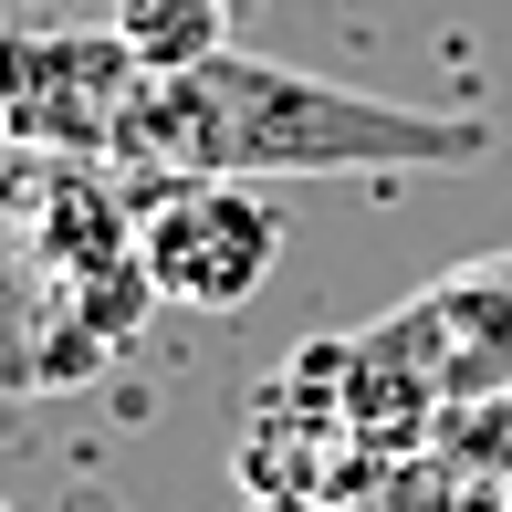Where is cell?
<instances>
[{"label": "cell", "mask_w": 512, "mask_h": 512, "mask_svg": "<svg viewBox=\"0 0 512 512\" xmlns=\"http://www.w3.org/2000/svg\"><path fill=\"white\" fill-rule=\"evenodd\" d=\"M11 157H21V136H11V126H0V168H11Z\"/></svg>", "instance_id": "7"}, {"label": "cell", "mask_w": 512, "mask_h": 512, "mask_svg": "<svg viewBox=\"0 0 512 512\" xmlns=\"http://www.w3.org/2000/svg\"><path fill=\"white\" fill-rule=\"evenodd\" d=\"M398 324L418 335V356H429V377H439L450 408L512 387V251H481V262H460L450 283L408 293Z\"/></svg>", "instance_id": "4"}, {"label": "cell", "mask_w": 512, "mask_h": 512, "mask_svg": "<svg viewBox=\"0 0 512 512\" xmlns=\"http://www.w3.org/2000/svg\"><path fill=\"white\" fill-rule=\"evenodd\" d=\"M115 32L147 74H189V63L230 53V0H115Z\"/></svg>", "instance_id": "5"}, {"label": "cell", "mask_w": 512, "mask_h": 512, "mask_svg": "<svg viewBox=\"0 0 512 512\" xmlns=\"http://www.w3.org/2000/svg\"><path fill=\"white\" fill-rule=\"evenodd\" d=\"M0 512H11V502H0Z\"/></svg>", "instance_id": "9"}, {"label": "cell", "mask_w": 512, "mask_h": 512, "mask_svg": "<svg viewBox=\"0 0 512 512\" xmlns=\"http://www.w3.org/2000/svg\"><path fill=\"white\" fill-rule=\"evenodd\" d=\"M251 512H356V502H335V492H262Z\"/></svg>", "instance_id": "6"}, {"label": "cell", "mask_w": 512, "mask_h": 512, "mask_svg": "<svg viewBox=\"0 0 512 512\" xmlns=\"http://www.w3.org/2000/svg\"><path fill=\"white\" fill-rule=\"evenodd\" d=\"M136 262H147L157 304L230 314L283 262V209L251 189V178H178V189H157L136 209Z\"/></svg>", "instance_id": "2"}, {"label": "cell", "mask_w": 512, "mask_h": 512, "mask_svg": "<svg viewBox=\"0 0 512 512\" xmlns=\"http://www.w3.org/2000/svg\"><path fill=\"white\" fill-rule=\"evenodd\" d=\"M502 439H512V398H502Z\"/></svg>", "instance_id": "8"}, {"label": "cell", "mask_w": 512, "mask_h": 512, "mask_svg": "<svg viewBox=\"0 0 512 512\" xmlns=\"http://www.w3.org/2000/svg\"><path fill=\"white\" fill-rule=\"evenodd\" d=\"M492 147L481 115H429L366 84H324L262 53H209L189 74H147L115 126V178L147 209L178 178H356V168H460Z\"/></svg>", "instance_id": "1"}, {"label": "cell", "mask_w": 512, "mask_h": 512, "mask_svg": "<svg viewBox=\"0 0 512 512\" xmlns=\"http://www.w3.org/2000/svg\"><path fill=\"white\" fill-rule=\"evenodd\" d=\"M147 84V63L126 53V32H0V126L21 136V157H105L126 126V95Z\"/></svg>", "instance_id": "3"}]
</instances>
